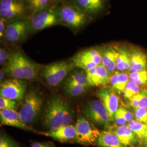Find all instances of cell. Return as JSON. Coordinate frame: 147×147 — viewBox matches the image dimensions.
Masks as SVG:
<instances>
[{
	"label": "cell",
	"mask_w": 147,
	"mask_h": 147,
	"mask_svg": "<svg viewBox=\"0 0 147 147\" xmlns=\"http://www.w3.org/2000/svg\"><path fill=\"white\" fill-rule=\"evenodd\" d=\"M40 67L20 50H14L10 52L2 69L11 78L32 80L37 78Z\"/></svg>",
	"instance_id": "6da1fadb"
},
{
	"label": "cell",
	"mask_w": 147,
	"mask_h": 147,
	"mask_svg": "<svg viewBox=\"0 0 147 147\" xmlns=\"http://www.w3.org/2000/svg\"><path fill=\"white\" fill-rule=\"evenodd\" d=\"M58 11L61 25L75 34L94 21L90 16L69 0L58 5Z\"/></svg>",
	"instance_id": "7a4b0ae2"
},
{
	"label": "cell",
	"mask_w": 147,
	"mask_h": 147,
	"mask_svg": "<svg viewBox=\"0 0 147 147\" xmlns=\"http://www.w3.org/2000/svg\"><path fill=\"white\" fill-rule=\"evenodd\" d=\"M66 101L59 95H54L47 100L43 112L42 121L49 130L63 126V110Z\"/></svg>",
	"instance_id": "3957f363"
},
{
	"label": "cell",
	"mask_w": 147,
	"mask_h": 147,
	"mask_svg": "<svg viewBox=\"0 0 147 147\" xmlns=\"http://www.w3.org/2000/svg\"><path fill=\"white\" fill-rule=\"evenodd\" d=\"M42 104V97L39 92L32 90L27 93L19 112L21 121L28 125L34 123L39 116Z\"/></svg>",
	"instance_id": "277c9868"
},
{
	"label": "cell",
	"mask_w": 147,
	"mask_h": 147,
	"mask_svg": "<svg viewBox=\"0 0 147 147\" xmlns=\"http://www.w3.org/2000/svg\"><path fill=\"white\" fill-rule=\"evenodd\" d=\"M75 68L71 60L60 61L43 66L42 74L48 85L55 87L59 84Z\"/></svg>",
	"instance_id": "5b68a950"
},
{
	"label": "cell",
	"mask_w": 147,
	"mask_h": 147,
	"mask_svg": "<svg viewBox=\"0 0 147 147\" xmlns=\"http://www.w3.org/2000/svg\"><path fill=\"white\" fill-rule=\"evenodd\" d=\"M82 111L84 117L93 124L107 130L112 127L109 112L101 100H92L87 103Z\"/></svg>",
	"instance_id": "8992f818"
},
{
	"label": "cell",
	"mask_w": 147,
	"mask_h": 147,
	"mask_svg": "<svg viewBox=\"0 0 147 147\" xmlns=\"http://www.w3.org/2000/svg\"><path fill=\"white\" fill-rule=\"evenodd\" d=\"M31 34L50 28L61 25L58 5L41 11L28 18Z\"/></svg>",
	"instance_id": "52a82bcc"
},
{
	"label": "cell",
	"mask_w": 147,
	"mask_h": 147,
	"mask_svg": "<svg viewBox=\"0 0 147 147\" xmlns=\"http://www.w3.org/2000/svg\"><path fill=\"white\" fill-rule=\"evenodd\" d=\"M31 34L28 19H21L8 21L2 40L16 44L24 42Z\"/></svg>",
	"instance_id": "ba28073f"
},
{
	"label": "cell",
	"mask_w": 147,
	"mask_h": 147,
	"mask_svg": "<svg viewBox=\"0 0 147 147\" xmlns=\"http://www.w3.org/2000/svg\"><path fill=\"white\" fill-rule=\"evenodd\" d=\"M75 127L77 135V143L84 146L96 144L101 131L85 117L79 115Z\"/></svg>",
	"instance_id": "9c48e42d"
},
{
	"label": "cell",
	"mask_w": 147,
	"mask_h": 147,
	"mask_svg": "<svg viewBox=\"0 0 147 147\" xmlns=\"http://www.w3.org/2000/svg\"><path fill=\"white\" fill-rule=\"evenodd\" d=\"M71 60L75 68L88 71L102 64L100 47H91L76 53Z\"/></svg>",
	"instance_id": "30bf717a"
},
{
	"label": "cell",
	"mask_w": 147,
	"mask_h": 147,
	"mask_svg": "<svg viewBox=\"0 0 147 147\" xmlns=\"http://www.w3.org/2000/svg\"><path fill=\"white\" fill-rule=\"evenodd\" d=\"M0 17L11 21L28 19L29 15L23 0H0Z\"/></svg>",
	"instance_id": "8fae6325"
},
{
	"label": "cell",
	"mask_w": 147,
	"mask_h": 147,
	"mask_svg": "<svg viewBox=\"0 0 147 147\" xmlns=\"http://www.w3.org/2000/svg\"><path fill=\"white\" fill-rule=\"evenodd\" d=\"M26 88L27 83L22 80L8 79L1 83L0 95L1 96L22 103L26 95Z\"/></svg>",
	"instance_id": "7c38bea8"
},
{
	"label": "cell",
	"mask_w": 147,
	"mask_h": 147,
	"mask_svg": "<svg viewBox=\"0 0 147 147\" xmlns=\"http://www.w3.org/2000/svg\"><path fill=\"white\" fill-rule=\"evenodd\" d=\"M84 11L94 20L107 12L109 0H69Z\"/></svg>",
	"instance_id": "4fadbf2b"
},
{
	"label": "cell",
	"mask_w": 147,
	"mask_h": 147,
	"mask_svg": "<svg viewBox=\"0 0 147 147\" xmlns=\"http://www.w3.org/2000/svg\"><path fill=\"white\" fill-rule=\"evenodd\" d=\"M96 96L101 100L109 112L111 121H114V116L119 108V98L112 89L102 86L96 92Z\"/></svg>",
	"instance_id": "5bb4252c"
},
{
	"label": "cell",
	"mask_w": 147,
	"mask_h": 147,
	"mask_svg": "<svg viewBox=\"0 0 147 147\" xmlns=\"http://www.w3.org/2000/svg\"><path fill=\"white\" fill-rule=\"evenodd\" d=\"M39 134L45 136L49 137L63 143L77 142V135L75 127L73 125H63L54 130L39 132Z\"/></svg>",
	"instance_id": "9a60e30c"
},
{
	"label": "cell",
	"mask_w": 147,
	"mask_h": 147,
	"mask_svg": "<svg viewBox=\"0 0 147 147\" xmlns=\"http://www.w3.org/2000/svg\"><path fill=\"white\" fill-rule=\"evenodd\" d=\"M89 86H105L109 84L112 73L102 64L95 68L86 71Z\"/></svg>",
	"instance_id": "2e32d148"
},
{
	"label": "cell",
	"mask_w": 147,
	"mask_h": 147,
	"mask_svg": "<svg viewBox=\"0 0 147 147\" xmlns=\"http://www.w3.org/2000/svg\"><path fill=\"white\" fill-rule=\"evenodd\" d=\"M0 120L1 125L13 126L31 131H35L31 126L21 121L19 112L14 110H1Z\"/></svg>",
	"instance_id": "e0dca14e"
},
{
	"label": "cell",
	"mask_w": 147,
	"mask_h": 147,
	"mask_svg": "<svg viewBox=\"0 0 147 147\" xmlns=\"http://www.w3.org/2000/svg\"><path fill=\"white\" fill-rule=\"evenodd\" d=\"M114 132L121 142L126 147H134L141 142L136 135L132 131L127 124L111 127L109 130Z\"/></svg>",
	"instance_id": "ac0fdd59"
},
{
	"label": "cell",
	"mask_w": 147,
	"mask_h": 147,
	"mask_svg": "<svg viewBox=\"0 0 147 147\" xmlns=\"http://www.w3.org/2000/svg\"><path fill=\"white\" fill-rule=\"evenodd\" d=\"M130 62L129 73L147 69V54L142 49L135 47H130Z\"/></svg>",
	"instance_id": "d6986e66"
},
{
	"label": "cell",
	"mask_w": 147,
	"mask_h": 147,
	"mask_svg": "<svg viewBox=\"0 0 147 147\" xmlns=\"http://www.w3.org/2000/svg\"><path fill=\"white\" fill-rule=\"evenodd\" d=\"M102 56V64L111 73L117 70V59L118 53L117 45H107L100 47Z\"/></svg>",
	"instance_id": "ffe728a7"
},
{
	"label": "cell",
	"mask_w": 147,
	"mask_h": 147,
	"mask_svg": "<svg viewBox=\"0 0 147 147\" xmlns=\"http://www.w3.org/2000/svg\"><path fill=\"white\" fill-rule=\"evenodd\" d=\"M117 49L118 53L117 59V70L119 72L129 71L130 62V47L125 44L117 45Z\"/></svg>",
	"instance_id": "44dd1931"
},
{
	"label": "cell",
	"mask_w": 147,
	"mask_h": 147,
	"mask_svg": "<svg viewBox=\"0 0 147 147\" xmlns=\"http://www.w3.org/2000/svg\"><path fill=\"white\" fill-rule=\"evenodd\" d=\"M29 18L41 11L57 5L53 0H23Z\"/></svg>",
	"instance_id": "7402d4cb"
},
{
	"label": "cell",
	"mask_w": 147,
	"mask_h": 147,
	"mask_svg": "<svg viewBox=\"0 0 147 147\" xmlns=\"http://www.w3.org/2000/svg\"><path fill=\"white\" fill-rule=\"evenodd\" d=\"M96 144L99 147H126L116 134L111 130L101 131Z\"/></svg>",
	"instance_id": "603a6c76"
},
{
	"label": "cell",
	"mask_w": 147,
	"mask_h": 147,
	"mask_svg": "<svg viewBox=\"0 0 147 147\" xmlns=\"http://www.w3.org/2000/svg\"><path fill=\"white\" fill-rule=\"evenodd\" d=\"M129 80V74L126 72L116 71L112 73L109 84H110L112 89L117 93L120 94L123 93Z\"/></svg>",
	"instance_id": "cb8c5ba5"
},
{
	"label": "cell",
	"mask_w": 147,
	"mask_h": 147,
	"mask_svg": "<svg viewBox=\"0 0 147 147\" xmlns=\"http://www.w3.org/2000/svg\"><path fill=\"white\" fill-rule=\"evenodd\" d=\"M65 84H78L89 87L86 71L83 69L75 68L69 74Z\"/></svg>",
	"instance_id": "d4e9b609"
},
{
	"label": "cell",
	"mask_w": 147,
	"mask_h": 147,
	"mask_svg": "<svg viewBox=\"0 0 147 147\" xmlns=\"http://www.w3.org/2000/svg\"><path fill=\"white\" fill-rule=\"evenodd\" d=\"M129 104L134 110L138 108L147 109V87L142 88L140 93L131 98L129 100Z\"/></svg>",
	"instance_id": "484cf974"
},
{
	"label": "cell",
	"mask_w": 147,
	"mask_h": 147,
	"mask_svg": "<svg viewBox=\"0 0 147 147\" xmlns=\"http://www.w3.org/2000/svg\"><path fill=\"white\" fill-rule=\"evenodd\" d=\"M127 125L136 135L140 141L143 142L147 131V124L143 123L136 119H133L127 123Z\"/></svg>",
	"instance_id": "4316f807"
},
{
	"label": "cell",
	"mask_w": 147,
	"mask_h": 147,
	"mask_svg": "<svg viewBox=\"0 0 147 147\" xmlns=\"http://www.w3.org/2000/svg\"><path fill=\"white\" fill-rule=\"evenodd\" d=\"M129 78L141 88L147 87V69L129 74Z\"/></svg>",
	"instance_id": "83f0119b"
},
{
	"label": "cell",
	"mask_w": 147,
	"mask_h": 147,
	"mask_svg": "<svg viewBox=\"0 0 147 147\" xmlns=\"http://www.w3.org/2000/svg\"><path fill=\"white\" fill-rule=\"evenodd\" d=\"M87 88L88 87L70 84H65L64 87L65 93L74 97L83 94L87 91Z\"/></svg>",
	"instance_id": "f1b7e54d"
},
{
	"label": "cell",
	"mask_w": 147,
	"mask_h": 147,
	"mask_svg": "<svg viewBox=\"0 0 147 147\" xmlns=\"http://www.w3.org/2000/svg\"><path fill=\"white\" fill-rule=\"evenodd\" d=\"M141 88L134 81L130 79L123 92L124 98L130 100L133 96L140 93L142 90Z\"/></svg>",
	"instance_id": "f546056e"
},
{
	"label": "cell",
	"mask_w": 147,
	"mask_h": 147,
	"mask_svg": "<svg viewBox=\"0 0 147 147\" xmlns=\"http://www.w3.org/2000/svg\"><path fill=\"white\" fill-rule=\"evenodd\" d=\"M18 101L5 97H0V110H14L18 109Z\"/></svg>",
	"instance_id": "4dcf8cb0"
},
{
	"label": "cell",
	"mask_w": 147,
	"mask_h": 147,
	"mask_svg": "<svg viewBox=\"0 0 147 147\" xmlns=\"http://www.w3.org/2000/svg\"><path fill=\"white\" fill-rule=\"evenodd\" d=\"M73 120V113L70 106L66 101L63 110V126L71 125Z\"/></svg>",
	"instance_id": "1f68e13d"
},
{
	"label": "cell",
	"mask_w": 147,
	"mask_h": 147,
	"mask_svg": "<svg viewBox=\"0 0 147 147\" xmlns=\"http://www.w3.org/2000/svg\"><path fill=\"white\" fill-rule=\"evenodd\" d=\"M134 117L137 121L147 124V109L138 108L135 110Z\"/></svg>",
	"instance_id": "d6a6232c"
},
{
	"label": "cell",
	"mask_w": 147,
	"mask_h": 147,
	"mask_svg": "<svg viewBox=\"0 0 147 147\" xmlns=\"http://www.w3.org/2000/svg\"><path fill=\"white\" fill-rule=\"evenodd\" d=\"M16 142L8 137L1 135L0 137V147H16Z\"/></svg>",
	"instance_id": "836d02e7"
},
{
	"label": "cell",
	"mask_w": 147,
	"mask_h": 147,
	"mask_svg": "<svg viewBox=\"0 0 147 147\" xmlns=\"http://www.w3.org/2000/svg\"><path fill=\"white\" fill-rule=\"evenodd\" d=\"M117 111L123 117V118L126 120L127 123H129L133 120L134 115H133V113L131 111L127 110L124 107H119L118 110Z\"/></svg>",
	"instance_id": "e575fe53"
},
{
	"label": "cell",
	"mask_w": 147,
	"mask_h": 147,
	"mask_svg": "<svg viewBox=\"0 0 147 147\" xmlns=\"http://www.w3.org/2000/svg\"><path fill=\"white\" fill-rule=\"evenodd\" d=\"M10 52L8 51L7 49L4 47L0 48V65L1 66H3L7 62L9 57Z\"/></svg>",
	"instance_id": "d590c367"
},
{
	"label": "cell",
	"mask_w": 147,
	"mask_h": 147,
	"mask_svg": "<svg viewBox=\"0 0 147 147\" xmlns=\"http://www.w3.org/2000/svg\"><path fill=\"white\" fill-rule=\"evenodd\" d=\"M8 21L5 18L0 17V38L3 39Z\"/></svg>",
	"instance_id": "8d00e7d4"
},
{
	"label": "cell",
	"mask_w": 147,
	"mask_h": 147,
	"mask_svg": "<svg viewBox=\"0 0 147 147\" xmlns=\"http://www.w3.org/2000/svg\"><path fill=\"white\" fill-rule=\"evenodd\" d=\"M116 126H120L126 124L127 121L123 118V117L119 114L117 111L116 112L114 116V121Z\"/></svg>",
	"instance_id": "74e56055"
},
{
	"label": "cell",
	"mask_w": 147,
	"mask_h": 147,
	"mask_svg": "<svg viewBox=\"0 0 147 147\" xmlns=\"http://www.w3.org/2000/svg\"><path fill=\"white\" fill-rule=\"evenodd\" d=\"M31 147H51V146L49 144H47V143L37 142V143H33Z\"/></svg>",
	"instance_id": "f35d334b"
},
{
	"label": "cell",
	"mask_w": 147,
	"mask_h": 147,
	"mask_svg": "<svg viewBox=\"0 0 147 147\" xmlns=\"http://www.w3.org/2000/svg\"><path fill=\"white\" fill-rule=\"evenodd\" d=\"M5 74L3 71V69H1L0 71V81H1V83L3 82L5 80Z\"/></svg>",
	"instance_id": "ab89813d"
},
{
	"label": "cell",
	"mask_w": 147,
	"mask_h": 147,
	"mask_svg": "<svg viewBox=\"0 0 147 147\" xmlns=\"http://www.w3.org/2000/svg\"><path fill=\"white\" fill-rule=\"evenodd\" d=\"M53 1H55V3H56L57 5H59V4L62 3H63L64 2L67 1H68V0H53Z\"/></svg>",
	"instance_id": "60d3db41"
},
{
	"label": "cell",
	"mask_w": 147,
	"mask_h": 147,
	"mask_svg": "<svg viewBox=\"0 0 147 147\" xmlns=\"http://www.w3.org/2000/svg\"><path fill=\"white\" fill-rule=\"evenodd\" d=\"M143 142L144 143V145H145L146 147H147V131H146V133L145 137H144V139H143Z\"/></svg>",
	"instance_id": "b9f144b4"
}]
</instances>
